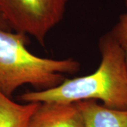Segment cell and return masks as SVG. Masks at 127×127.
<instances>
[{
	"label": "cell",
	"mask_w": 127,
	"mask_h": 127,
	"mask_svg": "<svg viewBox=\"0 0 127 127\" xmlns=\"http://www.w3.org/2000/svg\"><path fill=\"white\" fill-rule=\"evenodd\" d=\"M98 47L101 62L93 73L66 78L59 86L49 90L23 93L18 100L25 103L100 100L110 109L127 110V65L122 50L109 31L100 37Z\"/></svg>",
	"instance_id": "cell-1"
},
{
	"label": "cell",
	"mask_w": 127,
	"mask_h": 127,
	"mask_svg": "<svg viewBox=\"0 0 127 127\" xmlns=\"http://www.w3.org/2000/svg\"><path fill=\"white\" fill-rule=\"evenodd\" d=\"M28 37L0 29V92L10 98L24 85L36 91L55 88L64 81V74H74L81 68L73 58L55 59L33 55L26 47Z\"/></svg>",
	"instance_id": "cell-2"
},
{
	"label": "cell",
	"mask_w": 127,
	"mask_h": 127,
	"mask_svg": "<svg viewBox=\"0 0 127 127\" xmlns=\"http://www.w3.org/2000/svg\"><path fill=\"white\" fill-rule=\"evenodd\" d=\"M68 0H0V11L11 30L31 35L42 46L63 19Z\"/></svg>",
	"instance_id": "cell-3"
},
{
	"label": "cell",
	"mask_w": 127,
	"mask_h": 127,
	"mask_svg": "<svg viewBox=\"0 0 127 127\" xmlns=\"http://www.w3.org/2000/svg\"><path fill=\"white\" fill-rule=\"evenodd\" d=\"M27 127H85L75 103L40 102Z\"/></svg>",
	"instance_id": "cell-4"
},
{
	"label": "cell",
	"mask_w": 127,
	"mask_h": 127,
	"mask_svg": "<svg viewBox=\"0 0 127 127\" xmlns=\"http://www.w3.org/2000/svg\"><path fill=\"white\" fill-rule=\"evenodd\" d=\"M74 103L85 127H127V110L110 109L93 100Z\"/></svg>",
	"instance_id": "cell-5"
},
{
	"label": "cell",
	"mask_w": 127,
	"mask_h": 127,
	"mask_svg": "<svg viewBox=\"0 0 127 127\" xmlns=\"http://www.w3.org/2000/svg\"><path fill=\"white\" fill-rule=\"evenodd\" d=\"M39 103L19 104L0 92V127H27Z\"/></svg>",
	"instance_id": "cell-6"
},
{
	"label": "cell",
	"mask_w": 127,
	"mask_h": 127,
	"mask_svg": "<svg viewBox=\"0 0 127 127\" xmlns=\"http://www.w3.org/2000/svg\"><path fill=\"white\" fill-rule=\"evenodd\" d=\"M124 1L126 11L119 16L117 23L109 32L122 50L127 65V0H124Z\"/></svg>",
	"instance_id": "cell-7"
},
{
	"label": "cell",
	"mask_w": 127,
	"mask_h": 127,
	"mask_svg": "<svg viewBox=\"0 0 127 127\" xmlns=\"http://www.w3.org/2000/svg\"><path fill=\"white\" fill-rule=\"evenodd\" d=\"M0 29L4 30V31H13L11 28H10L8 23L5 20L4 16L0 11Z\"/></svg>",
	"instance_id": "cell-8"
}]
</instances>
